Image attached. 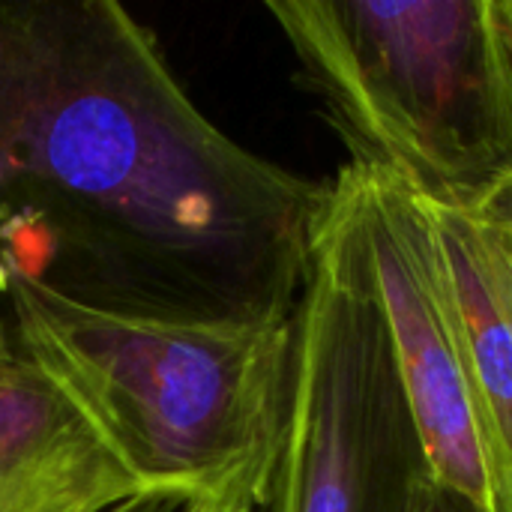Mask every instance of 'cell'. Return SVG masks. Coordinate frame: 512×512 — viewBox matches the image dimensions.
<instances>
[{
    "mask_svg": "<svg viewBox=\"0 0 512 512\" xmlns=\"http://www.w3.org/2000/svg\"><path fill=\"white\" fill-rule=\"evenodd\" d=\"M471 210V207H468ZM474 210H480V216L498 231V237H501V243H504V249H507V255H510L512 261V177H507L483 204H477Z\"/></svg>",
    "mask_w": 512,
    "mask_h": 512,
    "instance_id": "7",
    "label": "cell"
},
{
    "mask_svg": "<svg viewBox=\"0 0 512 512\" xmlns=\"http://www.w3.org/2000/svg\"><path fill=\"white\" fill-rule=\"evenodd\" d=\"M441 489L375 294L348 177L312 237L267 512H435Z\"/></svg>",
    "mask_w": 512,
    "mask_h": 512,
    "instance_id": "4",
    "label": "cell"
},
{
    "mask_svg": "<svg viewBox=\"0 0 512 512\" xmlns=\"http://www.w3.org/2000/svg\"><path fill=\"white\" fill-rule=\"evenodd\" d=\"M423 204L438 234L465 348L492 512H512V261L480 210Z\"/></svg>",
    "mask_w": 512,
    "mask_h": 512,
    "instance_id": "6",
    "label": "cell"
},
{
    "mask_svg": "<svg viewBox=\"0 0 512 512\" xmlns=\"http://www.w3.org/2000/svg\"><path fill=\"white\" fill-rule=\"evenodd\" d=\"M492 15H495V27L501 33V42L512 63V0H492Z\"/></svg>",
    "mask_w": 512,
    "mask_h": 512,
    "instance_id": "8",
    "label": "cell"
},
{
    "mask_svg": "<svg viewBox=\"0 0 512 512\" xmlns=\"http://www.w3.org/2000/svg\"><path fill=\"white\" fill-rule=\"evenodd\" d=\"M330 183L228 138L114 0H0V327L15 288L291 321Z\"/></svg>",
    "mask_w": 512,
    "mask_h": 512,
    "instance_id": "1",
    "label": "cell"
},
{
    "mask_svg": "<svg viewBox=\"0 0 512 512\" xmlns=\"http://www.w3.org/2000/svg\"><path fill=\"white\" fill-rule=\"evenodd\" d=\"M237 512H255V510H237Z\"/></svg>",
    "mask_w": 512,
    "mask_h": 512,
    "instance_id": "10",
    "label": "cell"
},
{
    "mask_svg": "<svg viewBox=\"0 0 512 512\" xmlns=\"http://www.w3.org/2000/svg\"><path fill=\"white\" fill-rule=\"evenodd\" d=\"M180 512H207V510H201V507H189V504H186Z\"/></svg>",
    "mask_w": 512,
    "mask_h": 512,
    "instance_id": "9",
    "label": "cell"
},
{
    "mask_svg": "<svg viewBox=\"0 0 512 512\" xmlns=\"http://www.w3.org/2000/svg\"><path fill=\"white\" fill-rule=\"evenodd\" d=\"M267 12L354 159L462 210L512 177V63L492 0H270Z\"/></svg>",
    "mask_w": 512,
    "mask_h": 512,
    "instance_id": "3",
    "label": "cell"
},
{
    "mask_svg": "<svg viewBox=\"0 0 512 512\" xmlns=\"http://www.w3.org/2000/svg\"><path fill=\"white\" fill-rule=\"evenodd\" d=\"M351 183L381 315L444 498L492 512L465 348L429 207L387 168L351 159Z\"/></svg>",
    "mask_w": 512,
    "mask_h": 512,
    "instance_id": "5",
    "label": "cell"
},
{
    "mask_svg": "<svg viewBox=\"0 0 512 512\" xmlns=\"http://www.w3.org/2000/svg\"><path fill=\"white\" fill-rule=\"evenodd\" d=\"M6 330L156 495L207 512L267 504L291 396V321L84 306L21 285Z\"/></svg>",
    "mask_w": 512,
    "mask_h": 512,
    "instance_id": "2",
    "label": "cell"
}]
</instances>
